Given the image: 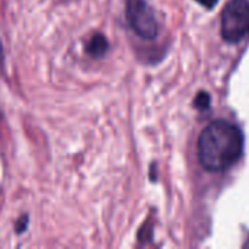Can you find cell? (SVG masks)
<instances>
[{"label": "cell", "mask_w": 249, "mask_h": 249, "mask_svg": "<svg viewBox=\"0 0 249 249\" xmlns=\"http://www.w3.org/2000/svg\"><path fill=\"white\" fill-rule=\"evenodd\" d=\"M108 50V41L104 35L101 34H96L90 38V41L88 42V47H86V51L89 55L98 58V57H102Z\"/></svg>", "instance_id": "cell-4"}, {"label": "cell", "mask_w": 249, "mask_h": 249, "mask_svg": "<svg viewBox=\"0 0 249 249\" xmlns=\"http://www.w3.org/2000/svg\"><path fill=\"white\" fill-rule=\"evenodd\" d=\"M244 150L241 130L225 120L209 124L198 139V158L201 165L212 172L229 169L238 162Z\"/></svg>", "instance_id": "cell-1"}, {"label": "cell", "mask_w": 249, "mask_h": 249, "mask_svg": "<svg viewBox=\"0 0 249 249\" xmlns=\"http://www.w3.org/2000/svg\"><path fill=\"white\" fill-rule=\"evenodd\" d=\"M125 18L130 28L144 39L156 38L159 28L155 10L147 4L146 0H127Z\"/></svg>", "instance_id": "cell-3"}, {"label": "cell", "mask_w": 249, "mask_h": 249, "mask_svg": "<svg viewBox=\"0 0 249 249\" xmlns=\"http://www.w3.org/2000/svg\"><path fill=\"white\" fill-rule=\"evenodd\" d=\"M249 34V1L231 0L222 13V36L228 42H238Z\"/></svg>", "instance_id": "cell-2"}, {"label": "cell", "mask_w": 249, "mask_h": 249, "mask_svg": "<svg viewBox=\"0 0 249 249\" xmlns=\"http://www.w3.org/2000/svg\"><path fill=\"white\" fill-rule=\"evenodd\" d=\"M196 105H197L198 108H203V109H206V108L210 105V96H209L206 92H201V93H198V96H197V101H196Z\"/></svg>", "instance_id": "cell-5"}, {"label": "cell", "mask_w": 249, "mask_h": 249, "mask_svg": "<svg viewBox=\"0 0 249 249\" xmlns=\"http://www.w3.org/2000/svg\"><path fill=\"white\" fill-rule=\"evenodd\" d=\"M196 1H198L200 4H203L204 7H209V9H212L219 0H196Z\"/></svg>", "instance_id": "cell-6"}]
</instances>
